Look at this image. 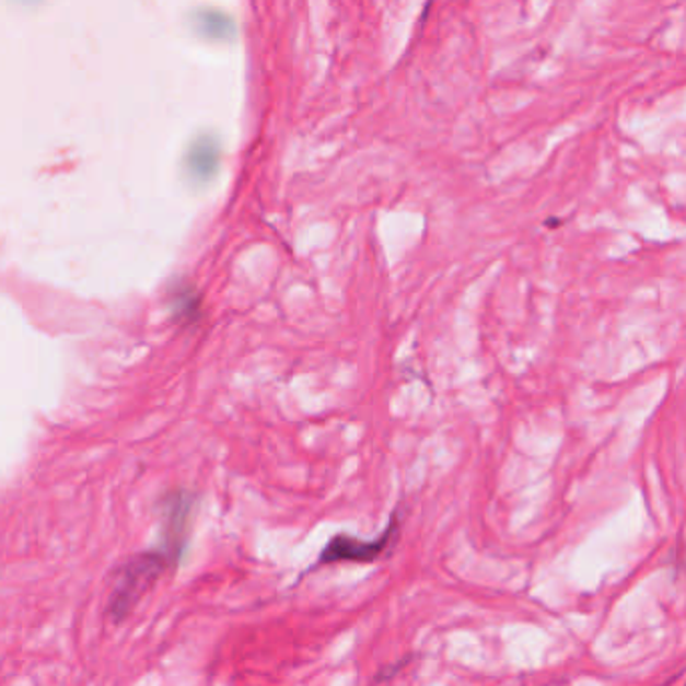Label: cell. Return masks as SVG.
Masks as SVG:
<instances>
[{
    "instance_id": "obj_1",
    "label": "cell",
    "mask_w": 686,
    "mask_h": 686,
    "mask_svg": "<svg viewBox=\"0 0 686 686\" xmlns=\"http://www.w3.org/2000/svg\"><path fill=\"white\" fill-rule=\"evenodd\" d=\"M167 566L168 560L163 553L139 554L127 565L120 566L108 601V613L113 620L120 623L123 618H127Z\"/></svg>"
},
{
    "instance_id": "obj_3",
    "label": "cell",
    "mask_w": 686,
    "mask_h": 686,
    "mask_svg": "<svg viewBox=\"0 0 686 686\" xmlns=\"http://www.w3.org/2000/svg\"><path fill=\"white\" fill-rule=\"evenodd\" d=\"M193 502L187 493H173L165 502L163 512V554L168 565H177L185 550V542L191 524Z\"/></svg>"
},
{
    "instance_id": "obj_2",
    "label": "cell",
    "mask_w": 686,
    "mask_h": 686,
    "mask_svg": "<svg viewBox=\"0 0 686 686\" xmlns=\"http://www.w3.org/2000/svg\"><path fill=\"white\" fill-rule=\"evenodd\" d=\"M397 532V520L392 518L389 526L382 532L375 540H360L349 534H337L327 542L317 565H339V562H373L387 550V546L394 540Z\"/></svg>"
}]
</instances>
